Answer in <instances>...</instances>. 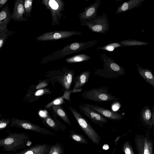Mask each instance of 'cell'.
Masks as SVG:
<instances>
[{
	"label": "cell",
	"instance_id": "obj_1",
	"mask_svg": "<svg viewBox=\"0 0 154 154\" xmlns=\"http://www.w3.org/2000/svg\"><path fill=\"white\" fill-rule=\"evenodd\" d=\"M7 137L0 138V147H3L4 151L16 152L32 143L29 137L25 133L9 131Z\"/></svg>",
	"mask_w": 154,
	"mask_h": 154
},
{
	"label": "cell",
	"instance_id": "obj_2",
	"mask_svg": "<svg viewBox=\"0 0 154 154\" xmlns=\"http://www.w3.org/2000/svg\"><path fill=\"white\" fill-rule=\"evenodd\" d=\"M100 57L103 61L104 68L96 69L94 72L95 75L107 78H119L125 74V69L115 62V60L108 56L105 53L101 54Z\"/></svg>",
	"mask_w": 154,
	"mask_h": 154
},
{
	"label": "cell",
	"instance_id": "obj_3",
	"mask_svg": "<svg viewBox=\"0 0 154 154\" xmlns=\"http://www.w3.org/2000/svg\"><path fill=\"white\" fill-rule=\"evenodd\" d=\"M69 109L72 113L79 126L93 143L99 144L101 138L88 121L79 112L71 106Z\"/></svg>",
	"mask_w": 154,
	"mask_h": 154
},
{
	"label": "cell",
	"instance_id": "obj_4",
	"mask_svg": "<svg viewBox=\"0 0 154 154\" xmlns=\"http://www.w3.org/2000/svg\"><path fill=\"white\" fill-rule=\"evenodd\" d=\"M108 87H101L93 88L82 92V97L84 99L95 102H107L118 100L119 98L109 92Z\"/></svg>",
	"mask_w": 154,
	"mask_h": 154
},
{
	"label": "cell",
	"instance_id": "obj_5",
	"mask_svg": "<svg viewBox=\"0 0 154 154\" xmlns=\"http://www.w3.org/2000/svg\"><path fill=\"white\" fill-rule=\"evenodd\" d=\"M85 24L92 31L97 33H106L109 29V19L105 13L92 20L86 21Z\"/></svg>",
	"mask_w": 154,
	"mask_h": 154
},
{
	"label": "cell",
	"instance_id": "obj_6",
	"mask_svg": "<svg viewBox=\"0 0 154 154\" xmlns=\"http://www.w3.org/2000/svg\"><path fill=\"white\" fill-rule=\"evenodd\" d=\"M11 127H14L40 133L45 135L54 136L55 134L51 131L38 125L32 123L29 121L25 120L13 118L11 120Z\"/></svg>",
	"mask_w": 154,
	"mask_h": 154
},
{
	"label": "cell",
	"instance_id": "obj_7",
	"mask_svg": "<svg viewBox=\"0 0 154 154\" xmlns=\"http://www.w3.org/2000/svg\"><path fill=\"white\" fill-rule=\"evenodd\" d=\"M135 143L138 154H153V142L147 137L137 136Z\"/></svg>",
	"mask_w": 154,
	"mask_h": 154
},
{
	"label": "cell",
	"instance_id": "obj_8",
	"mask_svg": "<svg viewBox=\"0 0 154 154\" xmlns=\"http://www.w3.org/2000/svg\"><path fill=\"white\" fill-rule=\"evenodd\" d=\"M78 106L80 111L96 124L103 127V124L108 123L106 118L89 107L82 104Z\"/></svg>",
	"mask_w": 154,
	"mask_h": 154
},
{
	"label": "cell",
	"instance_id": "obj_9",
	"mask_svg": "<svg viewBox=\"0 0 154 154\" xmlns=\"http://www.w3.org/2000/svg\"><path fill=\"white\" fill-rule=\"evenodd\" d=\"M83 104L89 107L103 117H105L109 119L114 121H119L124 117L123 115L120 113L100 106L97 105L85 103H83Z\"/></svg>",
	"mask_w": 154,
	"mask_h": 154
},
{
	"label": "cell",
	"instance_id": "obj_10",
	"mask_svg": "<svg viewBox=\"0 0 154 154\" xmlns=\"http://www.w3.org/2000/svg\"><path fill=\"white\" fill-rule=\"evenodd\" d=\"M78 34L74 31H54L45 33L37 37L36 39L39 41H46L64 38Z\"/></svg>",
	"mask_w": 154,
	"mask_h": 154
},
{
	"label": "cell",
	"instance_id": "obj_11",
	"mask_svg": "<svg viewBox=\"0 0 154 154\" xmlns=\"http://www.w3.org/2000/svg\"><path fill=\"white\" fill-rule=\"evenodd\" d=\"M11 14L7 3L0 10V37L8 30L7 24L11 20Z\"/></svg>",
	"mask_w": 154,
	"mask_h": 154
},
{
	"label": "cell",
	"instance_id": "obj_12",
	"mask_svg": "<svg viewBox=\"0 0 154 154\" xmlns=\"http://www.w3.org/2000/svg\"><path fill=\"white\" fill-rule=\"evenodd\" d=\"M98 40H95L84 43H74L64 47L60 51L62 55H66L79 49H84L93 46L96 44Z\"/></svg>",
	"mask_w": 154,
	"mask_h": 154
},
{
	"label": "cell",
	"instance_id": "obj_13",
	"mask_svg": "<svg viewBox=\"0 0 154 154\" xmlns=\"http://www.w3.org/2000/svg\"><path fill=\"white\" fill-rule=\"evenodd\" d=\"M23 0H16L14 3V6L11 14V19L15 21H25L27 19L24 17L25 10Z\"/></svg>",
	"mask_w": 154,
	"mask_h": 154
},
{
	"label": "cell",
	"instance_id": "obj_14",
	"mask_svg": "<svg viewBox=\"0 0 154 154\" xmlns=\"http://www.w3.org/2000/svg\"><path fill=\"white\" fill-rule=\"evenodd\" d=\"M50 146L47 144H38L16 152L15 154H48Z\"/></svg>",
	"mask_w": 154,
	"mask_h": 154
},
{
	"label": "cell",
	"instance_id": "obj_15",
	"mask_svg": "<svg viewBox=\"0 0 154 154\" xmlns=\"http://www.w3.org/2000/svg\"><path fill=\"white\" fill-rule=\"evenodd\" d=\"M42 122L46 127L56 131L60 130L65 131L67 128L65 126L55 118H53L47 114L44 116L41 117Z\"/></svg>",
	"mask_w": 154,
	"mask_h": 154
},
{
	"label": "cell",
	"instance_id": "obj_16",
	"mask_svg": "<svg viewBox=\"0 0 154 154\" xmlns=\"http://www.w3.org/2000/svg\"><path fill=\"white\" fill-rule=\"evenodd\" d=\"M101 2V0H97L93 4L86 8L81 14V17L85 22L97 17V10Z\"/></svg>",
	"mask_w": 154,
	"mask_h": 154
},
{
	"label": "cell",
	"instance_id": "obj_17",
	"mask_svg": "<svg viewBox=\"0 0 154 154\" xmlns=\"http://www.w3.org/2000/svg\"><path fill=\"white\" fill-rule=\"evenodd\" d=\"M145 0H130L120 5L117 9L116 14L124 13L140 7Z\"/></svg>",
	"mask_w": 154,
	"mask_h": 154
},
{
	"label": "cell",
	"instance_id": "obj_18",
	"mask_svg": "<svg viewBox=\"0 0 154 154\" xmlns=\"http://www.w3.org/2000/svg\"><path fill=\"white\" fill-rule=\"evenodd\" d=\"M91 72L84 71L80 74L74 77L73 90L79 89L86 84L88 81Z\"/></svg>",
	"mask_w": 154,
	"mask_h": 154
},
{
	"label": "cell",
	"instance_id": "obj_19",
	"mask_svg": "<svg viewBox=\"0 0 154 154\" xmlns=\"http://www.w3.org/2000/svg\"><path fill=\"white\" fill-rule=\"evenodd\" d=\"M74 75L73 71L66 72L63 75L58 77L57 81L65 90L71 89V86Z\"/></svg>",
	"mask_w": 154,
	"mask_h": 154
},
{
	"label": "cell",
	"instance_id": "obj_20",
	"mask_svg": "<svg viewBox=\"0 0 154 154\" xmlns=\"http://www.w3.org/2000/svg\"><path fill=\"white\" fill-rule=\"evenodd\" d=\"M139 75L145 81L146 83L154 87V76L152 71L149 69L144 68L136 63Z\"/></svg>",
	"mask_w": 154,
	"mask_h": 154
},
{
	"label": "cell",
	"instance_id": "obj_21",
	"mask_svg": "<svg viewBox=\"0 0 154 154\" xmlns=\"http://www.w3.org/2000/svg\"><path fill=\"white\" fill-rule=\"evenodd\" d=\"M140 120L143 125L148 126L152 119V110L150 106L146 105L141 110L140 113Z\"/></svg>",
	"mask_w": 154,
	"mask_h": 154
},
{
	"label": "cell",
	"instance_id": "obj_22",
	"mask_svg": "<svg viewBox=\"0 0 154 154\" xmlns=\"http://www.w3.org/2000/svg\"><path fill=\"white\" fill-rule=\"evenodd\" d=\"M51 107L54 112L65 123L72 125L66 112L61 106L59 105H52Z\"/></svg>",
	"mask_w": 154,
	"mask_h": 154
},
{
	"label": "cell",
	"instance_id": "obj_23",
	"mask_svg": "<svg viewBox=\"0 0 154 154\" xmlns=\"http://www.w3.org/2000/svg\"><path fill=\"white\" fill-rule=\"evenodd\" d=\"M69 137L75 141L82 144H88L87 139L82 134L76 133L73 130L69 131Z\"/></svg>",
	"mask_w": 154,
	"mask_h": 154
},
{
	"label": "cell",
	"instance_id": "obj_24",
	"mask_svg": "<svg viewBox=\"0 0 154 154\" xmlns=\"http://www.w3.org/2000/svg\"><path fill=\"white\" fill-rule=\"evenodd\" d=\"M90 57L85 54H79L66 59L65 61L69 63H77L88 60Z\"/></svg>",
	"mask_w": 154,
	"mask_h": 154
},
{
	"label": "cell",
	"instance_id": "obj_25",
	"mask_svg": "<svg viewBox=\"0 0 154 154\" xmlns=\"http://www.w3.org/2000/svg\"><path fill=\"white\" fill-rule=\"evenodd\" d=\"M48 154H65L64 148L61 144L57 143L50 147Z\"/></svg>",
	"mask_w": 154,
	"mask_h": 154
},
{
	"label": "cell",
	"instance_id": "obj_26",
	"mask_svg": "<svg viewBox=\"0 0 154 154\" xmlns=\"http://www.w3.org/2000/svg\"><path fill=\"white\" fill-rule=\"evenodd\" d=\"M119 43L121 44L122 46L143 45L148 44V43L143 41L131 39H128L123 40L119 42Z\"/></svg>",
	"mask_w": 154,
	"mask_h": 154
},
{
	"label": "cell",
	"instance_id": "obj_27",
	"mask_svg": "<svg viewBox=\"0 0 154 154\" xmlns=\"http://www.w3.org/2000/svg\"><path fill=\"white\" fill-rule=\"evenodd\" d=\"M122 45L119 42H114L110 43L103 46L97 48V49L105 50L108 51H112L116 48L122 47Z\"/></svg>",
	"mask_w": 154,
	"mask_h": 154
},
{
	"label": "cell",
	"instance_id": "obj_28",
	"mask_svg": "<svg viewBox=\"0 0 154 154\" xmlns=\"http://www.w3.org/2000/svg\"><path fill=\"white\" fill-rule=\"evenodd\" d=\"M65 103L62 96L58 97L51 102L48 103L45 106V108L47 109L50 108L52 105H60Z\"/></svg>",
	"mask_w": 154,
	"mask_h": 154
},
{
	"label": "cell",
	"instance_id": "obj_29",
	"mask_svg": "<svg viewBox=\"0 0 154 154\" xmlns=\"http://www.w3.org/2000/svg\"><path fill=\"white\" fill-rule=\"evenodd\" d=\"M32 4V0H25L23 5L25 10V15L26 16L27 14L29 13L31 11Z\"/></svg>",
	"mask_w": 154,
	"mask_h": 154
},
{
	"label": "cell",
	"instance_id": "obj_30",
	"mask_svg": "<svg viewBox=\"0 0 154 154\" xmlns=\"http://www.w3.org/2000/svg\"><path fill=\"white\" fill-rule=\"evenodd\" d=\"M123 150L125 154H134L132 146L128 141L124 144Z\"/></svg>",
	"mask_w": 154,
	"mask_h": 154
},
{
	"label": "cell",
	"instance_id": "obj_31",
	"mask_svg": "<svg viewBox=\"0 0 154 154\" xmlns=\"http://www.w3.org/2000/svg\"><path fill=\"white\" fill-rule=\"evenodd\" d=\"M14 33V32L8 30L0 37V49L5 44L7 38Z\"/></svg>",
	"mask_w": 154,
	"mask_h": 154
},
{
	"label": "cell",
	"instance_id": "obj_32",
	"mask_svg": "<svg viewBox=\"0 0 154 154\" xmlns=\"http://www.w3.org/2000/svg\"><path fill=\"white\" fill-rule=\"evenodd\" d=\"M51 92L48 88H43L38 89L34 93V95L36 97H40L46 94H50Z\"/></svg>",
	"mask_w": 154,
	"mask_h": 154
},
{
	"label": "cell",
	"instance_id": "obj_33",
	"mask_svg": "<svg viewBox=\"0 0 154 154\" xmlns=\"http://www.w3.org/2000/svg\"><path fill=\"white\" fill-rule=\"evenodd\" d=\"M11 122L9 119H2L0 120V130L6 128Z\"/></svg>",
	"mask_w": 154,
	"mask_h": 154
},
{
	"label": "cell",
	"instance_id": "obj_34",
	"mask_svg": "<svg viewBox=\"0 0 154 154\" xmlns=\"http://www.w3.org/2000/svg\"><path fill=\"white\" fill-rule=\"evenodd\" d=\"M72 90L70 89L69 90H65L64 91V94L62 97L63 99H65L68 101H70V94L72 93Z\"/></svg>",
	"mask_w": 154,
	"mask_h": 154
},
{
	"label": "cell",
	"instance_id": "obj_35",
	"mask_svg": "<svg viewBox=\"0 0 154 154\" xmlns=\"http://www.w3.org/2000/svg\"><path fill=\"white\" fill-rule=\"evenodd\" d=\"M49 4L50 6L53 9L56 10L58 8V5L55 0H51L49 1Z\"/></svg>",
	"mask_w": 154,
	"mask_h": 154
},
{
	"label": "cell",
	"instance_id": "obj_36",
	"mask_svg": "<svg viewBox=\"0 0 154 154\" xmlns=\"http://www.w3.org/2000/svg\"><path fill=\"white\" fill-rule=\"evenodd\" d=\"M48 84L46 81H43L39 83L36 87V90L43 89L47 86Z\"/></svg>",
	"mask_w": 154,
	"mask_h": 154
},
{
	"label": "cell",
	"instance_id": "obj_37",
	"mask_svg": "<svg viewBox=\"0 0 154 154\" xmlns=\"http://www.w3.org/2000/svg\"><path fill=\"white\" fill-rule=\"evenodd\" d=\"M152 119L148 127V130L150 129L154 124V106H152Z\"/></svg>",
	"mask_w": 154,
	"mask_h": 154
},
{
	"label": "cell",
	"instance_id": "obj_38",
	"mask_svg": "<svg viewBox=\"0 0 154 154\" xmlns=\"http://www.w3.org/2000/svg\"><path fill=\"white\" fill-rule=\"evenodd\" d=\"M8 1V0H0V10L6 5Z\"/></svg>",
	"mask_w": 154,
	"mask_h": 154
},
{
	"label": "cell",
	"instance_id": "obj_39",
	"mask_svg": "<svg viewBox=\"0 0 154 154\" xmlns=\"http://www.w3.org/2000/svg\"><path fill=\"white\" fill-rule=\"evenodd\" d=\"M82 88H80V89H75V90H73L72 91V93H75V92H81L82 91Z\"/></svg>",
	"mask_w": 154,
	"mask_h": 154
},
{
	"label": "cell",
	"instance_id": "obj_40",
	"mask_svg": "<svg viewBox=\"0 0 154 154\" xmlns=\"http://www.w3.org/2000/svg\"><path fill=\"white\" fill-rule=\"evenodd\" d=\"M103 148L104 149L107 150L109 149V146L108 144H105L103 146Z\"/></svg>",
	"mask_w": 154,
	"mask_h": 154
},
{
	"label": "cell",
	"instance_id": "obj_41",
	"mask_svg": "<svg viewBox=\"0 0 154 154\" xmlns=\"http://www.w3.org/2000/svg\"><path fill=\"white\" fill-rule=\"evenodd\" d=\"M0 154H14V152H11L10 153H0Z\"/></svg>",
	"mask_w": 154,
	"mask_h": 154
},
{
	"label": "cell",
	"instance_id": "obj_42",
	"mask_svg": "<svg viewBox=\"0 0 154 154\" xmlns=\"http://www.w3.org/2000/svg\"><path fill=\"white\" fill-rule=\"evenodd\" d=\"M73 154H75V153H73Z\"/></svg>",
	"mask_w": 154,
	"mask_h": 154
}]
</instances>
